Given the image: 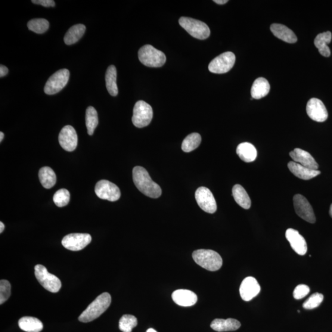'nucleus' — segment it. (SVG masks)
<instances>
[{
	"label": "nucleus",
	"mask_w": 332,
	"mask_h": 332,
	"mask_svg": "<svg viewBox=\"0 0 332 332\" xmlns=\"http://www.w3.org/2000/svg\"><path fill=\"white\" fill-rule=\"evenodd\" d=\"M133 181L135 187L145 196L151 198H158L162 194L159 185L152 181L147 170L141 166H136L133 169Z\"/></svg>",
	"instance_id": "f257e3e1"
},
{
	"label": "nucleus",
	"mask_w": 332,
	"mask_h": 332,
	"mask_svg": "<svg viewBox=\"0 0 332 332\" xmlns=\"http://www.w3.org/2000/svg\"><path fill=\"white\" fill-rule=\"evenodd\" d=\"M111 302V297L109 294H102L82 313L79 321L86 323L95 320L109 308Z\"/></svg>",
	"instance_id": "f03ea898"
},
{
	"label": "nucleus",
	"mask_w": 332,
	"mask_h": 332,
	"mask_svg": "<svg viewBox=\"0 0 332 332\" xmlns=\"http://www.w3.org/2000/svg\"><path fill=\"white\" fill-rule=\"evenodd\" d=\"M194 262L210 271H216L221 268L223 260L221 256L212 250L200 249L193 253Z\"/></svg>",
	"instance_id": "7ed1b4c3"
},
{
	"label": "nucleus",
	"mask_w": 332,
	"mask_h": 332,
	"mask_svg": "<svg viewBox=\"0 0 332 332\" xmlns=\"http://www.w3.org/2000/svg\"><path fill=\"white\" fill-rule=\"evenodd\" d=\"M139 58L141 63L148 67H161L166 61V55L151 45H145L139 49Z\"/></svg>",
	"instance_id": "20e7f679"
},
{
	"label": "nucleus",
	"mask_w": 332,
	"mask_h": 332,
	"mask_svg": "<svg viewBox=\"0 0 332 332\" xmlns=\"http://www.w3.org/2000/svg\"><path fill=\"white\" fill-rule=\"evenodd\" d=\"M179 24L195 38L205 40L210 36L209 27L203 22L190 17H182L179 19Z\"/></svg>",
	"instance_id": "39448f33"
},
{
	"label": "nucleus",
	"mask_w": 332,
	"mask_h": 332,
	"mask_svg": "<svg viewBox=\"0 0 332 332\" xmlns=\"http://www.w3.org/2000/svg\"><path fill=\"white\" fill-rule=\"evenodd\" d=\"M35 274L37 280L43 287L52 293H57L62 287L61 281L56 276L49 272L46 267L37 265L35 267Z\"/></svg>",
	"instance_id": "423d86ee"
},
{
	"label": "nucleus",
	"mask_w": 332,
	"mask_h": 332,
	"mask_svg": "<svg viewBox=\"0 0 332 332\" xmlns=\"http://www.w3.org/2000/svg\"><path fill=\"white\" fill-rule=\"evenodd\" d=\"M153 109L150 105L143 101L135 104L133 110L132 123L136 128H142L150 125L153 119Z\"/></svg>",
	"instance_id": "0eeeda50"
},
{
	"label": "nucleus",
	"mask_w": 332,
	"mask_h": 332,
	"mask_svg": "<svg viewBox=\"0 0 332 332\" xmlns=\"http://www.w3.org/2000/svg\"><path fill=\"white\" fill-rule=\"evenodd\" d=\"M69 77V70H58L52 74L46 82L44 88L45 92L48 95H54L60 92L67 85Z\"/></svg>",
	"instance_id": "6e6552de"
},
{
	"label": "nucleus",
	"mask_w": 332,
	"mask_h": 332,
	"mask_svg": "<svg viewBox=\"0 0 332 332\" xmlns=\"http://www.w3.org/2000/svg\"><path fill=\"white\" fill-rule=\"evenodd\" d=\"M235 61V55L232 52H224L210 62L209 70L216 74L227 73L233 67Z\"/></svg>",
	"instance_id": "1a4fd4ad"
},
{
	"label": "nucleus",
	"mask_w": 332,
	"mask_h": 332,
	"mask_svg": "<svg viewBox=\"0 0 332 332\" xmlns=\"http://www.w3.org/2000/svg\"><path fill=\"white\" fill-rule=\"evenodd\" d=\"M95 193L101 199L111 202L116 201L121 197L119 187L106 180H102L97 183L95 187Z\"/></svg>",
	"instance_id": "9d476101"
},
{
	"label": "nucleus",
	"mask_w": 332,
	"mask_h": 332,
	"mask_svg": "<svg viewBox=\"0 0 332 332\" xmlns=\"http://www.w3.org/2000/svg\"><path fill=\"white\" fill-rule=\"evenodd\" d=\"M294 206L298 216L305 221L316 222V217L311 204L303 195L297 194L294 197Z\"/></svg>",
	"instance_id": "9b49d317"
},
{
	"label": "nucleus",
	"mask_w": 332,
	"mask_h": 332,
	"mask_svg": "<svg viewBox=\"0 0 332 332\" xmlns=\"http://www.w3.org/2000/svg\"><path fill=\"white\" fill-rule=\"evenodd\" d=\"M91 236L87 233H72L66 236L62 244L67 249L71 251L82 250L91 243Z\"/></svg>",
	"instance_id": "f8f14e48"
},
{
	"label": "nucleus",
	"mask_w": 332,
	"mask_h": 332,
	"mask_svg": "<svg viewBox=\"0 0 332 332\" xmlns=\"http://www.w3.org/2000/svg\"><path fill=\"white\" fill-rule=\"evenodd\" d=\"M195 198L198 206L204 212L209 213L216 212L217 209L216 201L209 189L204 187L198 188L195 193Z\"/></svg>",
	"instance_id": "ddd939ff"
},
{
	"label": "nucleus",
	"mask_w": 332,
	"mask_h": 332,
	"mask_svg": "<svg viewBox=\"0 0 332 332\" xmlns=\"http://www.w3.org/2000/svg\"><path fill=\"white\" fill-rule=\"evenodd\" d=\"M308 116L317 122H324L328 119V112L323 102L318 99H310L306 105Z\"/></svg>",
	"instance_id": "4468645a"
},
{
	"label": "nucleus",
	"mask_w": 332,
	"mask_h": 332,
	"mask_svg": "<svg viewBox=\"0 0 332 332\" xmlns=\"http://www.w3.org/2000/svg\"><path fill=\"white\" fill-rule=\"evenodd\" d=\"M58 142L64 150L67 151H73L77 147V133L72 126L67 125L62 129L58 135Z\"/></svg>",
	"instance_id": "2eb2a0df"
},
{
	"label": "nucleus",
	"mask_w": 332,
	"mask_h": 332,
	"mask_svg": "<svg viewBox=\"0 0 332 332\" xmlns=\"http://www.w3.org/2000/svg\"><path fill=\"white\" fill-rule=\"evenodd\" d=\"M261 287L258 281L253 277L245 278L241 284L240 293L242 299L246 302L252 300L254 297L258 296Z\"/></svg>",
	"instance_id": "dca6fc26"
},
{
	"label": "nucleus",
	"mask_w": 332,
	"mask_h": 332,
	"mask_svg": "<svg viewBox=\"0 0 332 332\" xmlns=\"http://www.w3.org/2000/svg\"><path fill=\"white\" fill-rule=\"evenodd\" d=\"M285 237L291 248L297 253L300 256H304L307 252L308 247L306 242L299 232L292 228H288L285 232Z\"/></svg>",
	"instance_id": "f3484780"
},
{
	"label": "nucleus",
	"mask_w": 332,
	"mask_h": 332,
	"mask_svg": "<svg viewBox=\"0 0 332 332\" xmlns=\"http://www.w3.org/2000/svg\"><path fill=\"white\" fill-rule=\"evenodd\" d=\"M289 154L294 162L308 167L309 169L318 170L319 168L318 164L316 163L314 158L306 151L300 148H296L294 151H291Z\"/></svg>",
	"instance_id": "a211bd4d"
},
{
	"label": "nucleus",
	"mask_w": 332,
	"mask_h": 332,
	"mask_svg": "<svg viewBox=\"0 0 332 332\" xmlns=\"http://www.w3.org/2000/svg\"><path fill=\"white\" fill-rule=\"evenodd\" d=\"M172 300L178 305L184 307L195 305L198 301V297L193 291L189 290L179 289L173 291Z\"/></svg>",
	"instance_id": "6ab92c4d"
},
{
	"label": "nucleus",
	"mask_w": 332,
	"mask_h": 332,
	"mask_svg": "<svg viewBox=\"0 0 332 332\" xmlns=\"http://www.w3.org/2000/svg\"><path fill=\"white\" fill-rule=\"evenodd\" d=\"M288 168L295 176L305 181L315 178L321 173L318 170L309 169L294 161L288 163Z\"/></svg>",
	"instance_id": "aec40b11"
},
{
	"label": "nucleus",
	"mask_w": 332,
	"mask_h": 332,
	"mask_svg": "<svg viewBox=\"0 0 332 332\" xmlns=\"http://www.w3.org/2000/svg\"><path fill=\"white\" fill-rule=\"evenodd\" d=\"M270 29L273 35L278 38L288 43H295L297 42V37L292 30L288 29L284 25L279 24H273L271 25Z\"/></svg>",
	"instance_id": "412c9836"
},
{
	"label": "nucleus",
	"mask_w": 332,
	"mask_h": 332,
	"mask_svg": "<svg viewBox=\"0 0 332 332\" xmlns=\"http://www.w3.org/2000/svg\"><path fill=\"white\" fill-rule=\"evenodd\" d=\"M241 325L240 321L237 319H216L211 323L210 327L215 331L222 332L237 330Z\"/></svg>",
	"instance_id": "4be33fe9"
},
{
	"label": "nucleus",
	"mask_w": 332,
	"mask_h": 332,
	"mask_svg": "<svg viewBox=\"0 0 332 332\" xmlns=\"http://www.w3.org/2000/svg\"><path fill=\"white\" fill-rule=\"evenodd\" d=\"M237 153L241 160L251 163L256 160L257 151L254 146L249 142L241 143L238 146Z\"/></svg>",
	"instance_id": "5701e85b"
},
{
	"label": "nucleus",
	"mask_w": 332,
	"mask_h": 332,
	"mask_svg": "<svg viewBox=\"0 0 332 332\" xmlns=\"http://www.w3.org/2000/svg\"><path fill=\"white\" fill-rule=\"evenodd\" d=\"M270 91V85L268 80L264 77H259L254 82L251 95L252 99H260L268 94Z\"/></svg>",
	"instance_id": "b1692460"
},
{
	"label": "nucleus",
	"mask_w": 332,
	"mask_h": 332,
	"mask_svg": "<svg viewBox=\"0 0 332 332\" xmlns=\"http://www.w3.org/2000/svg\"><path fill=\"white\" fill-rule=\"evenodd\" d=\"M331 33L329 31L328 32L319 34L315 40V45L318 49L319 53L324 57H329L330 55V49L327 46L331 42Z\"/></svg>",
	"instance_id": "393cba45"
},
{
	"label": "nucleus",
	"mask_w": 332,
	"mask_h": 332,
	"mask_svg": "<svg viewBox=\"0 0 332 332\" xmlns=\"http://www.w3.org/2000/svg\"><path fill=\"white\" fill-rule=\"evenodd\" d=\"M21 330L27 332H40L43 330V324L38 319L30 316L22 318L18 321Z\"/></svg>",
	"instance_id": "a878e982"
},
{
	"label": "nucleus",
	"mask_w": 332,
	"mask_h": 332,
	"mask_svg": "<svg viewBox=\"0 0 332 332\" xmlns=\"http://www.w3.org/2000/svg\"><path fill=\"white\" fill-rule=\"evenodd\" d=\"M232 196L238 205L245 209H249L251 207V200L247 191L240 185H235L232 188Z\"/></svg>",
	"instance_id": "bb28decb"
},
{
	"label": "nucleus",
	"mask_w": 332,
	"mask_h": 332,
	"mask_svg": "<svg viewBox=\"0 0 332 332\" xmlns=\"http://www.w3.org/2000/svg\"><path fill=\"white\" fill-rule=\"evenodd\" d=\"M86 27L83 24H77L71 27L67 31L66 35L64 36V42L67 45L74 44L82 38L85 34Z\"/></svg>",
	"instance_id": "cd10ccee"
},
{
	"label": "nucleus",
	"mask_w": 332,
	"mask_h": 332,
	"mask_svg": "<svg viewBox=\"0 0 332 332\" xmlns=\"http://www.w3.org/2000/svg\"><path fill=\"white\" fill-rule=\"evenodd\" d=\"M40 181L43 187L46 189L53 187L56 183L57 178L54 170L49 167H43L40 169L39 173Z\"/></svg>",
	"instance_id": "c85d7f7f"
},
{
	"label": "nucleus",
	"mask_w": 332,
	"mask_h": 332,
	"mask_svg": "<svg viewBox=\"0 0 332 332\" xmlns=\"http://www.w3.org/2000/svg\"><path fill=\"white\" fill-rule=\"evenodd\" d=\"M117 71L114 66H110L107 68L105 74V82L108 92L111 95L116 96L119 94L116 84Z\"/></svg>",
	"instance_id": "c756f323"
},
{
	"label": "nucleus",
	"mask_w": 332,
	"mask_h": 332,
	"mask_svg": "<svg viewBox=\"0 0 332 332\" xmlns=\"http://www.w3.org/2000/svg\"><path fill=\"white\" fill-rule=\"evenodd\" d=\"M99 119L97 111L92 106L86 111V126L89 135H92L98 125Z\"/></svg>",
	"instance_id": "7c9ffc66"
},
{
	"label": "nucleus",
	"mask_w": 332,
	"mask_h": 332,
	"mask_svg": "<svg viewBox=\"0 0 332 332\" xmlns=\"http://www.w3.org/2000/svg\"><path fill=\"white\" fill-rule=\"evenodd\" d=\"M201 136L198 133H192L188 135L182 142V149L185 153H189L199 147Z\"/></svg>",
	"instance_id": "2f4dec72"
},
{
	"label": "nucleus",
	"mask_w": 332,
	"mask_h": 332,
	"mask_svg": "<svg viewBox=\"0 0 332 332\" xmlns=\"http://www.w3.org/2000/svg\"><path fill=\"white\" fill-rule=\"evenodd\" d=\"M27 27L32 32L42 34L48 30L49 23L45 18H33L28 23Z\"/></svg>",
	"instance_id": "473e14b6"
},
{
	"label": "nucleus",
	"mask_w": 332,
	"mask_h": 332,
	"mask_svg": "<svg viewBox=\"0 0 332 332\" xmlns=\"http://www.w3.org/2000/svg\"><path fill=\"white\" fill-rule=\"evenodd\" d=\"M136 325H138V319L132 315H124L119 322L120 329L123 332H132L133 328Z\"/></svg>",
	"instance_id": "72a5a7b5"
},
{
	"label": "nucleus",
	"mask_w": 332,
	"mask_h": 332,
	"mask_svg": "<svg viewBox=\"0 0 332 332\" xmlns=\"http://www.w3.org/2000/svg\"><path fill=\"white\" fill-rule=\"evenodd\" d=\"M70 199V192L66 189L58 190L54 195V203L57 207L66 206L69 203Z\"/></svg>",
	"instance_id": "f704fd0d"
},
{
	"label": "nucleus",
	"mask_w": 332,
	"mask_h": 332,
	"mask_svg": "<svg viewBox=\"0 0 332 332\" xmlns=\"http://www.w3.org/2000/svg\"><path fill=\"white\" fill-rule=\"evenodd\" d=\"M324 296L319 293H315L311 295L308 299H307L303 303V307L306 309H313L318 308L323 302Z\"/></svg>",
	"instance_id": "c9c22d12"
},
{
	"label": "nucleus",
	"mask_w": 332,
	"mask_h": 332,
	"mask_svg": "<svg viewBox=\"0 0 332 332\" xmlns=\"http://www.w3.org/2000/svg\"><path fill=\"white\" fill-rule=\"evenodd\" d=\"M11 285L7 280L0 281V304L2 305L9 299L11 296Z\"/></svg>",
	"instance_id": "e433bc0d"
},
{
	"label": "nucleus",
	"mask_w": 332,
	"mask_h": 332,
	"mask_svg": "<svg viewBox=\"0 0 332 332\" xmlns=\"http://www.w3.org/2000/svg\"><path fill=\"white\" fill-rule=\"evenodd\" d=\"M310 292V288L308 285L300 284L297 285L294 291L293 296L294 299L301 300L305 297Z\"/></svg>",
	"instance_id": "4c0bfd02"
},
{
	"label": "nucleus",
	"mask_w": 332,
	"mask_h": 332,
	"mask_svg": "<svg viewBox=\"0 0 332 332\" xmlns=\"http://www.w3.org/2000/svg\"><path fill=\"white\" fill-rule=\"evenodd\" d=\"M34 4L40 5L45 7H54L55 5V2L53 0H33L32 1Z\"/></svg>",
	"instance_id": "58836bf2"
},
{
	"label": "nucleus",
	"mask_w": 332,
	"mask_h": 332,
	"mask_svg": "<svg viewBox=\"0 0 332 332\" xmlns=\"http://www.w3.org/2000/svg\"><path fill=\"white\" fill-rule=\"evenodd\" d=\"M8 73V68L1 65L0 66V77L5 76Z\"/></svg>",
	"instance_id": "ea45409f"
},
{
	"label": "nucleus",
	"mask_w": 332,
	"mask_h": 332,
	"mask_svg": "<svg viewBox=\"0 0 332 332\" xmlns=\"http://www.w3.org/2000/svg\"><path fill=\"white\" fill-rule=\"evenodd\" d=\"M214 2L216 3L218 5H224L226 3H228V0H214Z\"/></svg>",
	"instance_id": "a19ab883"
},
{
	"label": "nucleus",
	"mask_w": 332,
	"mask_h": 332,
	"mask_svg": "<svg viewBox=\"0 0 332 332\" xmlns=\"http://www.w3.org/2000/svg\"><path fill=\"white\" fill-rule=\"evenodd\" d=\"M5 229V225L4 223H3L2 222H0V232L2 233L3 231H4Z\"/></svg>",
	"instance_id": "79ce46f5"
},
{
	"label": "nucleus",
	"mask_w": 332,
	"mask_h": 332,
	"mask_svg": "<svg viewBox=\"0 0 332 332\" xmlns=\"http://www.w3.org/2000/svg\"><path fill=\"white\" fill-rule=\"evenodd\" d=\"M4 133L3 132H0V142H2L3 139H4Z\"/></svg>",
	"instance_id": "37998d69"
},
{
	"label": "nucleus",
	"mask_w": 332,
	"mask_h": 332,
	"mask_svg": "<svg viewBox=\"0 0 332 332\" xmlns=\"http://www.w3.org/2000/svg\"><path fill=\"white\" fill-rule=\"evenodd\" d=\"M146 332H158V331L153 329V328H149V329H148L147 331Z\"/></svg>",
	"instance_id": "c03bdc74"
},
{
	"label": "nucleus",
	"mask_w": 332,
	"mask_h": 332,
	"mask_svg": "<svg viewBox=\"0 0 332 332\" xmlns=\"http://www.w3.org/2000/svg\"><path fill=\"white\" fill-rule=\"evenodd\" d=\"M329 213L331 217L332 218V204H331L330 207V210H329Z\"/></svg>",
	"instance_id": "a18cd8bd"
}]
</instances>
